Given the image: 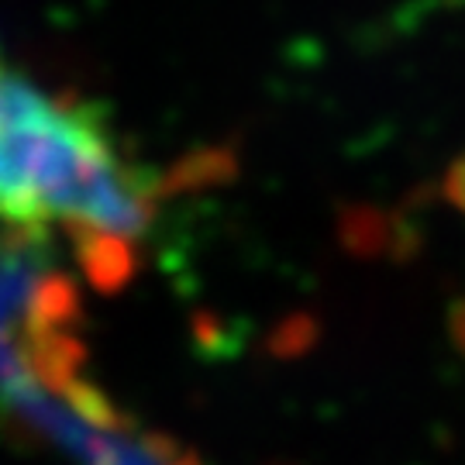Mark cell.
Here are the masks:
<instances>
[{
	"instance_id": "1",
	"label": "cell",
	"mask_w": 465,
	"mask_h": 465,
	"mask_svg": "<svg viewBox=\"0 0 465 465\" xmlns=\"http://www.w3.org/2000/svg\"><path fill=\"white\" fill-rule=\"evenodd\" d=\"M80 293L52 255L49 232H0V382L80 372Z\"/></svg>"
},
{
	"instance_id": "2",
	"label": "cell",
	"mask_w": 465,
	"mask_h": 465,
	"mask_svg": "<svg viewBox=\"0 0 465 465\" xmlns=\"http://www.w3.org/2000/svg\"><path fill=\"white\" fill-rule=\"evenodd\" d=\"M76 465H200V459L183 441L152 431L128 414H117L94 434Z\"/></svg>"
}]
</instances>
